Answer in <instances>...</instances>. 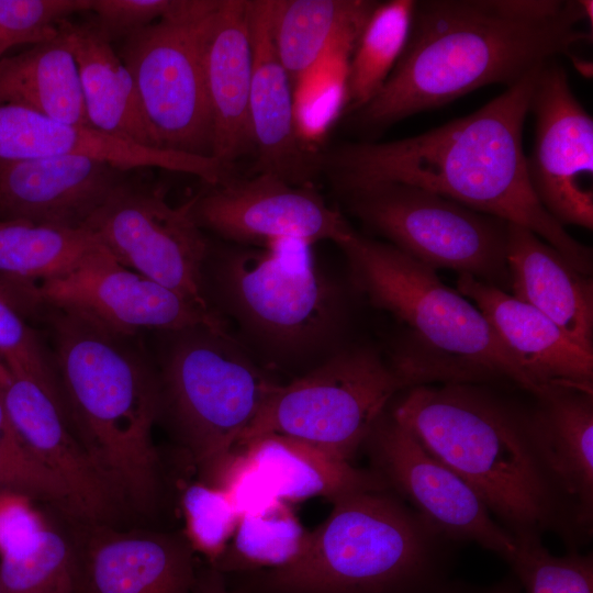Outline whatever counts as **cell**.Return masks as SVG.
<instances>
[{
	"instance_id": "1",
	"label": "cell",
	"mask_w": 593,
	"mask_h": 593,
	"mask_svg": "<svg viewBox=\"0 0 593 593\" xmlns=\"http://www.w3.org/2000/svg\"><path fill=\"white\" fill-rule=\"evenodd\" d=\"M544 65L477 111L423 134L382 143H346L318 152V175L339 195L382 183L433 191L530 230L590 276L591 249L545 210L528 176L523 130Z\"/></svg>"
},
{
	"instance_id": "2",
	"label": "cell",
	"mask_w": 593,
	"mask_h": 593,
	"mask_svg": "<svg viewBox=\"0 0 593 593\" xmlns=\"http://www.w3.org/2000/svg\"><path fill=\"white\" fill-rule=\"evenodd\" d=\"M592 1H415L405 47L381 90L351 113L378 132L478 88L513 85L530 70L592 40Z\"/></svg>"
},
{
	"instance_id": "3",
	"label": "cell",
	"mask_w": 593,
	"mask_h": 593,
	"mask_svg": "<svg viewBox=\"0 0 593 593\" xmlns=\"http://www.w3.org/2000/svg\"><path fill=\"white\" fill-rule=\"evenodd\" d=\"M388 411L514 538L552 533L569 549L589 540L548 467L530 409L483 384L439 383L402 390Z\"/></svg>"
},
{
	"instance_id": "4",
	"label": "cell",
	"mask_w": 593,
	"mask_h": 593,
	"mask_svg": "<svg viewBox=\"0 0 593 593\" xmlns=\"http://www.w3.org/2000/svg\"><path fill=\"white\" fill-rule=\"evenodd\" d=\"M72 432L121 505L146 514L161 491L153 427L157 368L136 342L76 311L41 304Z\"/></svg>"
},
{
	"instance_id": "5",
	"label": "cell",
	"mask_w": 593,
	"mask_h": 593,
	"mask_svg": "<svg viewBox=\"0 0 593 593\" xmlns=\"http://www.w3.org/2000/svg\"><path fill=\"white\" fill-rule=\"evenodd\" d=\"M337 246L355 289L405 329L390 362L407 388L438 383H506L536 389L473 302L435 270L389 243L355 230Z\"/></svg>"
},
{
	"instance_id": "6",
	"label": "cell",
	"mask_w": 593,
	"mask_h": 593,
	"mask_svg": "<svg viewBox=\"0 0 593 593\" xmlns=\"http://www.w3.org/2000/svg\"><path fill=\"white\" fill-rule=\"evenodd\" d=\"M288 567L224 575L233 593H437L451 545L389 490L334 500Z\"/></svg>"
},
{
	"instance_id": "7",
	"label": "cell",
	"mask_w": 593,
	"mask_h": 593,
	"mask_svg": "<svg viewBox=\"0 0 593 593\" xmlns=\"http://www.w3.org/2000/svg\"><path fill=\"white\" fill-rule=\"evenodd\" d=\"M204 291L209 304L215 299L273 363L322 353L343 325L339 288L301 242L228 248L217 255L211 249Z\"/></svg>"
},
{
	"instance_id": "8",
	"label": "cell",
	"mask_w": 593,
	"mask_h": 593,
	"mask_svg": "<svg viewBox=\"0 0 593 593\" xmlns=\"http://www.w3.org/2000/svg\"><path fill=\"white\" fill-rule=\"evenodd\" d=\"M160 418H166L201 482L216 486L238 443L277 383L226 328L161 332Z\"/></svg>"
},
{
	"instance_id": "9",
	"label": "cell",
	"mask_w": 593,
	"mask_h": 593,
	"mask_svg": "<svg viewBox=\"0 0 593 593\" xmlns=\"http://www.w3.org/2000/svg\"><path fill=\"white\" fill-rule=\"evenodd\" d=\"M406 382L369 347L346 348L282 384L276 383L237 449L276 434L351 462Z\"/></svg>"
},
{
	"instance_id": "10",
	"label": "cell",
	"mask_w": 593,
	"mask_h": 593,
	"mask_svg": "<svg viewBox=\"0 0 593 593\" xmlns=\"http://www.w3.org/2000/svg\"><path fill=\"white\" fill-rule=\"evenodd\" d=\"M340 197L363 225L427 267L456 270L497 288L510 284L506 221L402 183Z\"/></svg>"
},
{
	"instance_id": "11",
	"label": "cell",
	"mask_w": 593,
	"mask_h": 593,
	"mask_svg": "<svg viewBox=\"0 0 593 593\" xmlns=\"http://www.w3.org/2000/svg\"><path fill=\"white\" fill-rule=\"evenodd\" d=\"M220 0H187L177 13L124 38L119 54L134 80L155 146L212 157L202 46Z\"/></svg>"
},
{
	"instance_id": "12",
	"label": "cell",
	"mask_w": 593,
	"mask_h": 593,
	"mask_svg": "<svg viewBox=\"0 0 593 593\" xmlns=\"http://www.w3.org/2000/svg\"><path fill=\"white\" fill-rule=\"evenodd\" d=\"M83 227L122 266L214 311L204 291L211 247L190 200L174 206L124 180Z\"/></svg>"
},
{
	"instance_id": "13",
	"label": "cell",
	"mask_w": 593,
	"mask_h": 593,
	"mask_svg": "<svg viewBox=\"0 0 593 593\" xmlns=\"http://www.w3.org/2000/svg\"><path fill=\"white\" fill-rule=\"evenodd\" d=\"M362 449L389 491L452 542L471 541L505 561L515 549L503 528L451 469L433 457L387 410Z\"/></svg>"
},
{
	"instance_id": "14",
	"label": "cell",
	"mask_w": 593,
	"mask_h": 593,
	"mask_svg": "<svg viewBox=\"0 0 593 593\" xmlns=\"http://www.w3.org/2000/svg\"><path fill=\"white\" fill-rule=\"evenodd\" d=\"M193 219L203 231L242 245L279 242L336 245L354 228L312 186L290 183L272 174L231 176L190 199Z\"/></svg>"
},
{
	"instance_id": "15",
	"label": "cell",
	"mask_w": 593,
	"mask_h": 593,
	"mask_svg": "<svg viewBox=\"0 0 593 593\" xmlns=\"http://www.w3.org/2000/svg\"><path fill=\"white\" fill-rule=\"evenodd\" d=\"M535 143L528 176L539 202L562 226L592 230L593 120L555 59L540 69L530 109Z\"/></svg>"
},
{
	"instance_id": "16",
	"label": "cell",
	"mask_w": 593,
	"mask_h": 593,
	"mask_svg": "<svg viewBox=\"0 0 593 593\" xmlns=\"http://www.w3.org/2000/svg\"><path fill=\"white\" fill-rule=\"evenodd\" d=\"M34 300L37 306L76 311L127 336L197 325L225 328L216 312L122 266L104 248L67 275L40 283Z\"/></svg>"
},
{
	"instance_id": "17",
	"label": "cell",
	"mask_w": 593,
	"mask_h": 593,
	"mask_svg": "<svg viewBox=\"0 0 593 593\" xmlns=\"http://www.w3.org/2000/svg\"><path fill=\"white\" fill-rule=\"evenodd\" d=\"M72 155L103 160L123 171L157 167L188 174L206 186L233 175L213 157L146 147L91 126L59 121L15 104H0V160Z\"/></svg>"
},
{
	"instance_id": "18",
	"label": "cell",
	"mask_w": 593,
	"mask_h": 593,
	"mask_svg": "<svg viewBox=\"0 0 593 593\" xmlns=\"http://www.w3.org/2000/svg\"><path fill=\"white\" fill-rule=\"evenodd\" d=\"M86 156L0 160V219L80 228L125 180Z\"/></svg>"
},
{
	"instance_id": "19",
	"label": "cell",
	"mask_w": 593,
	"mask_h": 593,
	"mask_svg": "<svg viewBox=\"0 0 593 593\" xmlns=\"http://www.w3.org/2000/svg\"><path fill=\"white\" fill-rule=\"evenodd\" d=\"M271 0H248L254 51L249 99L256 174H272L299 186L317 176V152L300 132L294 88L276 53L270 27Z\"/></svg>"
},
{
	"instance_id": "20",
	"label": "cell",
	"mask_w": 593,
	"mask_h": 593,
	"mask_svg": "<svg viewBox=\"0 0 593 593\" xmlns=\"http://www.w3.org/2000/svg\"><path fill=\"white\" fill-rule=\"evenodd\" d=\"M100 525L78 547L76 593H197L199 569L186 535Z\"/></svg>"
},
{
	"instance_id": "21",
	"label": "cell",
	"mask_w": 593,
	"mask_h": 593,
	"mask_svg": "<svg viewBox=\"0 0 593 593\" xmlns=\"http://www.w3.org/2000/svg\"><path fill=\"white\" fill-rule=\"evenodd\" d=\"M9 419L30 451L70 492L82 521H109L120 503L76 438L60 402L38 381L11 376L2 384Z\"/></svg>"
},
{
	"instance_id": "22",
	"label": "cell",
	"mask_w": 593,
	"mask_h": 593,
	"mask_svg": "<svg viewBox=\"0 0 593 593\" xmlns=\"http://www.w3.org/2000/svg\"><path fill=\"white\" fill-rule=\"evenodd\" d=\"M457 290L490 322L534 384V396L558 388L593 391V354L572 342L549 317L469 275L459 276Z\"/></svg>"
},
{
	"instance_id": "23",
	"label": "cell",
	"mask_w": 593,
	"mask_h": 593,
	"mask_svg": "<svg viewBox=\"0 0 593 593\" xmlns=\"http://www.w3.org/2000/svg\"><path fill=\"white\" fill-rule=\"evenodd\" d=\"M202 60L212 120L211 155L233 169L251 148L254 51L248 0H220L204 32Z\"/></svg>"
},
{
	"instance_id": "24",
	"label": "cell",
	"mask_w": 593,
	"mask_h": 593,
	"mask_svg": "<svg viewBox=\"0 0 593 593\" xmlns=\"http://www.w3.org/2000/svg\"><path fill=\"white\" fill-rule=\"evenodd\" d=\"M506 266L513 296L556 323L593 354V283L530 230L508 223Z\"/></svg>"
},
{
	"instance_id": "25",
	"label": "cell",
	"mask_w": 593,
	"mask_h": 593,
	"mask_svg": "<svg viewBox=\"0 0 593 593\" xmlns=\"http://www.w3.org/2000/svg\"><path fill=\"white\" fill-rule=\"evenodd\" d=\"M533 425L548 467L588 537L593 528V391L558 388L535 396Z\"/></svg>"
},
{
	"instance_id": "26",
	"label": "cell",
	"mask_w": 593,
	"mask_h": 593,
	"mask_svg": "<svg viewBox=\"0 0 593 593\" xmlns=\"http://www.w3.org/2000/svg\"><path fill=\"white\" fill-rule=\"evenodd\" d=\"M58 27L77 64L89 125L116 138L157 148L132 75L111 41L93 21L78 24L65 21Z\"/></svg>"
},
{
	"instance_id": "27",
	"label": "cell",
	"mask_w": 593,
	"mask_h": 593,
	"mask_svg": "<svg viewBox=\"0 0 593 593\" xmlns=\"http://www.w3.org/2000/svg\"><path fill=\"white\" fill-rule=\"evenodd\" d=\"M377 3L370 0H271L272 42L294 92L326 56L354 48Z\"/></svg>"
},
{
	"instance_id": "28",
	"label": "cell",
	"mask_w": 593,
	"mask_h": 593,
	"mask_svg": "<svg viewBox=\"0 0 593 593\" xmlns=\"http://www.w3.org/2000/svg\"><path fill=\"white\" fill-rule=\"evenodd\" d=\"M238 449L258 468L277 499L288 503L314 496L333 502L356 492L389 490L369 467H356L291 437L268 434Z\"/></svg>"
},
{
	"instance_id": "29",
	"label": "cell",
	"mask_w": 593,
	"mask_h": 593,
	"mask_svg": "<svg viewBox=\"0 0 593 593\" xmlns=\"http://www.w3.org/2000/svg\"><path fill=\"white\" fill-rule=\"evenodd\" d=\"M85 227L0 219V291L22 311L35 307V288L67 275L102 249Z\"/></svg>"
},
{
	"instance_id": "30",
	"label": "cell",
	"mask_w": 593,
	"mask_h": 593,
	"mask_svg": "<svg viewBox=\"0 0 593 593\" xmlns=\"http://www.w3.org/2000/svg\"><path fill=\"white\" fill-rule=\"evenodd\" d=\"M0 104L20 105L46 116L90 126L77 64L64 32L0 58Z\"/></svg>"
},
{
	"instance_id": "31",
	"label": "cell",
	"mask_w": 593,
	"mask_h": 593,
	"mask_svg": "<svg viewBox=\"0 0 593 593\" xmlns=\"http://www.w3.org/2000/svg\"><path fill=\"white\" fill-rule=\"evenodd\" d=\"M414 0L378 2L367 20L345 71V102L350 113L370 102L399 60L410 32Z\"/></svg>"
},
{
	"instance_id": "32",
	"label": "cell",
	"mask_w": 593,
	"mask_h": 593,
	"mask_svg": "<svg viewBox=\"0 0 593 593\" xmlns=\"http://www.w3.org/2000/svg\"><path fill=\"white\" fill-rule=\"evenodd\" d=\"M306 530L288 502L239 516L233 537L213 566L224 575L290 566L304 551Z\"/></svg>"
},
{
	"instance_id": "33",
	"label": "cell",
	"mask_w": 593,
	"mask_h": 593,
	"mask_svg": "<svg viewBox=\"0 0 593 593\" xmlns=\"http://www.w3.org/2000/svg\"><path fill=\"white\" fill-rule=\"evenodd\" d=\"M0 555L1 593H53L75 588L78 547L48 525Z\"/></svg>"
},
{
	"instance_id": "34",
	"label": "cell",
	"mask_w": 593,
	"mask_h": 593,
	"mask_svg": "<svg viewBox=\"0 0 593 593\" xmlns=\"http://www.w3.org/2000/svg\"><path fill=\"white\" fill-rule=\"evenodd\" d=\"M515 549L506 561L526 593H593V555L570 549L553 556L541 537H515Z\"/></svg>"
},
{
	"instance_id": "35",
	"label": "cell",
	"mask_w": 593,
	"mask_h": 593,
	"mask_svg": "<svg viewBox=\"0 0 593 593\" xmlns=\"http://www.w3.org/2000/svg\"><path fill=\"white\" fill-rule=\"evenodd\" d=\"M37 497L81 518L66 485L25 446L7 414L0 383V496Z\"/></svg>"
},
{
	"instance_id": "36",
	"label": "cell",
	"mask_w": 593,
	"mask_h": 593,
	"mask_svg": "<svg viewBox=\"0 0 593 593\" xmlns=\"http://www.w3.org/2000/svg\"><path fill=\"white\" fill-rule=\"evenodd\" d=\"M186 537L214 566L225 552L239 515L228 495L203 482L188 485L181 497Z\"/></svg>"
},
{
	"instance_id": "37",
	"label": "cell",
	"mask_w": 593,
	"mask_h": 593,
	"mask_svg": "<svg viewBox=\"0 0 593 593\" xmlns=\"http://www.w3.org/2000/svg\"><path fill=\"white\" fill-rule=\"evenodd\" d=\"M23 315L0 291V357L11 376H25L38 381L63 404L49 350Z\"/></svg>"
},
{
	"instance_id": "38",
	"label": "cell",
	"mask_w": 593,
	"mask_h": 593,
	"mask_svg": "<svg viewBox=\"0 0 593 593\" xmlns=\"http://www.w3.org/2000/svg\"><path fill=\"white\" fill-rule=\"evenodd\" d=\"M88 11L90 0H0V32L15 45H34L55 37L71 14Z\"/></svg>"
},
{
	"instance_id": "39",
	"label": "cell",
	"mask_w": 593,
	"mask_h": 593,
	"mask_svg": "<svg viewBox=\"0 0 593 593\" xmlns=\"http://www.w3.org/2000/svg\"><path fill=\"white\" fill-rule=\"evenodd\" d=\"M187 0H90L93 23L112 42L180 11Z\"/></svg>"
},
{
	"instance_id": "40",
	"label": "cell",
	"mask_w": 593,
	"mask_h": 593,
	"mask_svg": "<svg viewBox=\"0 0 593 593\" xmlns=\"http://www.w3.org/2000/svg\"><path fill=\"white\" fill-rule=\"evenodd\" d=\"M215 488L228 495L239 516L262 511L279 500L242 449L235 450Z\"/></svg>"
},
{
	"instance_id": "41",
	"label": "cell",
	"mask_w": 593,
	"mask_h": 593,
	"mask_svg": "<svg viewBox=\"0 0 593 593\" xmlns=\"http://www.w3.org/2000/svg\"><path fill=\"white\" fill-rule=\"evenodd\" d=\"M40 516L20 500L0 505V552L15 547L43 528Z\"/></svg>"
},
{
	"instance_id": "42",
	"label": "cell",
	"mask_w": 593,
	"mask_h": 593,
	"mask_svg": "<svg viewBox=\"0 0 593 593\" xmlns=\"http://www.w3.org/2000/svg\"><path fill=\"white\" fill-rule=\"evenodd\" d=\"M197 593H233L225 577L216 568L208 564L199 569Z\"/></svg>"
},
{
	"instance_id": "43",
	"label": "cell",
	"mask_w": 593,
	"mask_h": 593,
	"mask_svg": "<svg viewBox=\"0 0 593 593\" xmlns=\"http://www.w3.org/2000/svg\"><path fill=\"white\" fill-rule=\"evenodd\" d=\"M437 593H522V588L514 575L483 589L444 588Z\"/></svg>"
},
{
	"instance_id": "44",
	"label": "cell",
	"mask_w": 593,
	"mask_h": 593,
	"mask_svg": "<svg viewBox=\"0 0 593 593\" xmlns=\"http://www.w3.org/2000/svg\"><path fill=\"white\" fill-rule=\"evenodd\" d=\"M12 46H15V43L10 37L0 32V58L3 53Z\"/></svg>"
},
{
	"instance_id": "45",
	"label": "cell",
	"mask_w": 593,
	"mask_h": 593,
	"mask_svg": "<svg viewBox=\"0 0 593 593\" xmlns=\"http://www.w3.org/2000/svg\"><path fill=\"white\" fill-rule=\"evenodd\" d=\"M11 378V373L7 368L4 361L0 357V383L5 384Z\"/></svg>"
},
{
	"instance_id": "46",
	"label": "cell",
	"mask_w": 593,
	"mask_h": 593,
	"mask_svg": "<svg viewBox=\"0 0 593 593\" xmlns=\"http://www.w3.org/2000/svg\"><path fill=\"white\" fill-rule=\"evenodd\" d=\"M53 593H76V591H75V588H68V589L59 590Z\"/></svg>"
},
{
	"instance_id": "47",
	"label": "cell",
	"mask_w": 593,
	"mask_h": 593,
	"mask_svg": "<svg viewBox=\"0 0 593 593\" xmlns=\"http://www.w3.org/2000/svg\"><path fill=\"white\" fill-rule=\"evenodd\" d=\"M0 593H1V591H0Z\"/></svg>"
}]
</instances>
